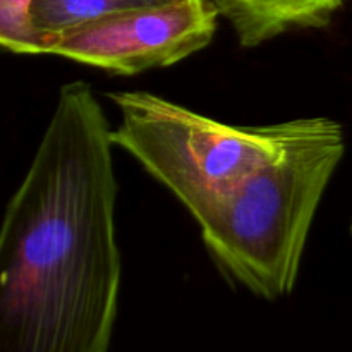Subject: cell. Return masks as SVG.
I'll return each mask as SVG.
<instances>
[{"instance_id": "7a4b0ae2", "label": "cell", "mask_w": 352, "mask_h": 352, "mask_svg": "<svg viewBox=\"0 0 352 352\" xmlns=\"http://www.w3.org/2000/svg\"><path fill=\"white\" fill-rule=\"evenodd\" d=\"M344 151L342 126L323 117L311 134L261 165L198 220L206 250L230 280L268 301L291 294L313 219Z\"/></svg>"}, {"instance_id": "6da1fadb", "label": "cell", "mask_w": 352, "mask_h": 352, "mask_svg": "<svg viewBox=\"0 0 352 352\" xmlns=\"http://www.w3.org/2000/svg\"><path fill=\"white\" fill-rule=\"evenodd\" d=\"M110 134L91 86H62L3 215L0 352H109L122 275Z\"/></svg>"}, {"instance_id": "5b68a950", "label": "cell", "mask_w": 352, "mask_h": 352, "mask_svg": "<svg viewBox=\"0 0 352 352\" xmlns=\"http://www.w3.org/2000/svg\"><path fill=\"white\" fill-rule=\"evenodd\" d=\"M243 47H258L292 30L323 28L344 0H210Z\"/></svg>"}, {"instance_id": "3957f363", "label": "cell", "mask_w": 352, "mask_h": 352, "mask_svg": "<svg viewBox=\"0 0 352 352\" xmlns=\"http://www.w3.org/2000/svg\"><path fill=\"white\" fill-rule=\"evenodd\" d=\"M109 98L120 113L110 134L113 146L133 155L196 222L323 119L229 126L153 93L113 91Z\"/></svg>"}, {"instance_id": "ba28073f", "label": "cell", "mask_w": 352, "mask_h": 352, "mask_svg": "<svg viewBox=\"0 0 352 352\" xmlns=\"http://www.w3.org/2000/svg\"><path fill=\"white\" fill-rule=\"evenodd\" d=\"M351 230H352V226H351Z\"/></svg>"}, {"instance_id": "277c9868", "label": "cell", "mask_w": 352, "mask_h": 352, "mask_svg": "<svg viewBox=\"0 0 352 352\" xmlns=\"http://www.w3.org/2000/svg\"><path fill=\"white\" fill-rule=\"evenodd\" d=\"M219 16L210 0L120 10L52 34L47 54L112 74H138L174 65L208 47Z\"/></svg>"}, {"instance_id": "8992f818", "label": "cell", "mask_w": 352, "mask_h": 352, "mask_svg": "<svg viewBox=\"0 0 352 352\" xmlns=\"http://www.w3.org/2000/svg\"><path fill=\"white\" fill-rule=\"evenodd\" d=\"M164 2L168 0H34L33 23L41 33L52 38V34L60 33L67 28L109 14Z\"/></svg>"}, {"instance_id": "52a82bcc", "label": "cell", "mask_w": 352, "mask_h": 352, "mask_svg": "<svg viewBox=\"0 0 352 352\" xmlns=\"http://www.w3.org/2000/svg\"><path fill=\"white\" fill-rule=\"evenodd\" d=\"M34 0H0V45L17 55L47 54L50 36L33 23Z\"/></svg>"}]
</instances>
